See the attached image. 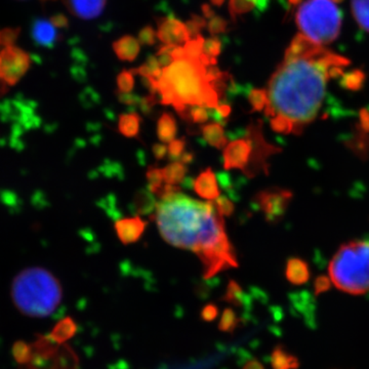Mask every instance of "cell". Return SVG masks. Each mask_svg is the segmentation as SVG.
Wrapping results in <instances>:
<instances>
[{
	"label": "cell",
	"instance_id": "5bb4252c",
	"mask_svg": "<svg viewBox=\"0 0 369 369\" xmlns=\"http://www.w3.org/2000/svg\"><path fill=\"white\" fill-rule=\"evenodd\" d=\"M32 37L35 43L43 47H53L59 38L57 27L51 21L38 19L32 26Z\"/></svg>",
	"mask_w": 369,
	"mask_h": 369
},
{
	"label": "cell",
	"instance_id": "d590c367",
	"mask_svg": "<svg viewBox=\"0 0 369 369\" xmlns=\"http://www.w3.org/2000/svg\"><path fill=\"white\" fill-rule=\"evenodd\" d=\"M228 27V22L222 16H214L210 19L208 24V31L212 35H218L224 33Z\"/></svg>",
	"mask_w": 369,
	"mask_h": 369
},
{
	"label": "cell",
	"instance_id": "f5cc1de1",
	"mask_svg": "<svg viewBox=\"0 0 369 369\" xmlns=\"http://www.w3.org/2000/svg\"><path fill=\"white\" fill-rule=\"evenodd\" d=\"M333 1H335V2H341L342 0H333Z\"/></svg>",
	"mask_w": 369,
	"mask_h": 369
},
{
	"label": "cell",
	"instance_id": "30bf717a",
	"mask_svg": "<svg viewBox=\"0 0 369 369\" xmlns=\"http://www.w3.org/2000/svg\"><path fill=\"white\" fill-rule=\"evenodd\" d=\"M157 37L164 45H182L191 39L186 24L174 16H166L160 21Z\"/></svg>",
	"mask_w": 369,
	"mask_h": 369
},
{
	"label": "cell",
	"instance_id": "603a6c76",
	"mask_svg": "<svg viewBox=\"0 0 369 369\" xmlns=\"http://www.w3.org/2000/svg\"><path fill=\"white\" fill-rule=\"evenodd\" d=\"M364 82H366V74L359 69L342 75L341 85L348 91H360L364 87Z\"/></svg>",
	"mask_w": 369,
	"mask_h": 369
},
{
	"label": "cell",
	"instance_id": "4316f807",
	"mask_svg": "<svg viewBox=\"0 0 369 369\" xmlns=\"http://www.w3.org/2000/svg\"><path fill=\"white\" fill-rule=\"evenodd\" d=\"M205 39L198 35V36L193 37L190 39L189 41L185 43L186 55H187L188 59L192 60V61H198L200 56L202 54V49H203V43Z\"/></svg>",
	"mask_w": 369,
	"mask_h": 369
},
{
	"label": "cell",
	"instance_id": "11a10c76",
	"mask_svg": "<svg viewBox=\"0 0 369 369\" xmlns=\"http://www.w3.org/2000/svg\"><path fill=\"white\" fill-rule=\"evenodd\" d=\"M0 83H1V82H0Z\"/></svg>",
	"mask_w": 369,
	"mask_h": 369
},
{
	"label": "cell",
	"instance_id": "f6af8a7d",
	"mask_svg": "<svg viewBox=\"0 0 369 369\" xmlns=\"http://www.w3.org/2000/svg\"><path fill=\"white\" fill-rule=\"evenodd\" d=\"M329 283L328 280H327L326 278H319L318 280H317L316 283V289L317 291H326L327 289H328Z\"/></svg>",
	"mask_w": 369,
	"mask_h": 369
},
{
	"label": "cell",
	"instance_id": "4dcf8cb0",
	"mask_svg": "<svg viewBox=\"0 0 369 369\" xmlns=\"http://www.w3.org/2000/svg\"><path fill=\"white\" fill-rule=\"evenodd\" d=\"M118 91L131 93L135 87V78L131 71L123 70L118 76Z\"/></svg>",
	"mask_w": 369,
	"mask_h": 369
},
{
	"label": "cell",
	"instance_id": "7bdbcfd3",
	"mask_svg": "<svg viewBox=\"0 0 369 369\" xmlns=\"http://www.w3.org/2000/svg\"><path fill=\"white\" fill-rule=\"evenodd\" d=\"M172 57L174 61L186 59L187 55H186L185 47H181V45H177L176 49L172 52Z\"/></svg>",
	"mask_w": 369,
	"mask_h": 369
},
{
	"label": "cell",
	"instance_id": "7a4b0ae2",
	"mask_svg": "<svg viewBox=\"0 0 369 369\" xmlns=\"http://www.w3.org/2000/svg\"><path fill=\"white\" fill-rule=\"evenodd\" d=\"M155 210L153 219L162 238L170 245L193 251L201 260L204 278L238 267L224 216L212 202L198 201L179 192L162 198Z\"/></svg>",
	"mask_w": 369,
	"mask_h": 369
},
{
	"label": "cell",
	"instance_id": "484cf974",
	"mask_svg": "<svg viewBox=\"0 0 369 369\" xmlns=\"http://www.w3.org/2000/svg\"><path fill=\"white\" fill-rule=\"evenodd\" d=\"M239 319L233 309L226 308L219 323V329L223 333H233L238 326Z\"/></svg>",
	"mask_w": 369,
	"mask_h": 369
},
{
	"label": "cell",
	"instance_id": "f1b7e54d",
	"mask_svg": "<svg viewBox=\"0 0 369 369\" xmlns=\"http://www.w3.org/2000/svg\"><path fill=\"white\" fill-rule=\"evenodd\" d=\"M182 118L194 123H205L208 120V112L205 106H191Z\"/></svg>",
	"mask_w": 369,
	"mask_h": 369
},
{
	"label": "cell",
	"instance_id": "ffe728a7",
	"mask_svg": "<svg viewBox=\"0 0 369 369\" xmlns=\"http://www.w3.org/2000/svg\"><path fill=\"white\" fill-rule=\"evenodd\" d=\"M141 116L137 113L122 114L118 122V129L124 137L131 139L137 137L141 127Z\"/></svg>",
	"mask_w": 369,
	"mask_h": 369
},
{
	"label": "cell",
	"instance_id": "836d02e7",
	"mask_svg": "<svg viewBox=\"0 0 369 369\" xmlns=\"http://www.w3.org/2000/svg\"><path fill=\"white\" fill-rule=\"evenodd\" d=\"M214 204L219 214L222 216H230L234 214V204L226 196H220L218 199L214 200Z\"/></svg>",
	"mask_w": 369,
	"mask_h": 369
},
{
	"label": "cell",
	"instance_id": "c3c4849f",
	"mask_svg": "<svg viewBox=\"0 0 369 369\" xmlns=\"http://www.w3.org/2000/svg\"><path fill=\"white\" fill-rule=\"evenodd\" d=\"M361 125L364 129H369V112L368 110H362L361 111Z\"/></svg>",
	"mask_w": 369,
	"mask_h": 369
},
{
	"label": "cell",
	"instance_id": "681fc988",
	"mask_svg": "<svg viewBox=\"0 0 369 369\" xmlns=\"http://www.w3.org/2000/svg\"><path fill=\"white\" fill-rule=\"evenodd\" d=\"M269 0H256V6L260 12L268 8Z\"/></svg>",
	"mask_w": 369,
	"mask_h": 369
},
{
	"label": "cell",
	"instance_id": "e575fe53",
	"mask_svg": "<svg viewBox=\"0 0 369 369\" xmlns=\"http://www.w3.org/2000/svg\"><path fill=\"white\" fill-rule=\"evenodd\" d=\"M186 144L187 143H186L185 137L175 139L174 141L168 144V155L170 156V159L177 160L182 157L183 154H184Z\"/></svg>",
	"mask_w": 369,
	"mask_h": 369
},
{
	"label": "cell",
	"instance_id": "d4e9b609",
	"mask_svg": "<svg viewBox=\"0 0 369 369\" xmlns=\"http://www.w3.org/2000/svg\"><path fill=\"white\" fill-rule=\"evenodd\" d=\"M147 180L149 185H148V189L151 193L158 195L159 192L161 191L164 186L166 185L164 180V172H162V168H154V166H150L148 168Z\"/></svg>",
	"mask_w": 369,
	"mask_h": 369
},
{
	"label": "cell",
	"instance_id": "3957f363",
	"mask_svg": "<svg viewBox=\"0 0 369 369\" xmlns=\"http://www.w3.org/2000/svg\"><path fill=\"white\" fill-rule=\"evenodd\" d=\"M10 295L14 306L23 314L45 318L59 307L63 289L53 273L41 267H30L14 277Z\"/></svg>",
	"mask_w": 369,
	"mask_h": 369
},
{
	"label": "cell",
	"instance_id": "7dc6e473",
	"mask_svg": "<svg viewBox=\"0 0 369 369\" xmlns=\"http://www.w3.org/2000/svg\"><path fill=\"white\" fill-rule=\"evenodd\" d=\"M243 369H265L264 366H262L260 361L258 360L254 359L250 360V361L246 362L245 368Z\"/></svg>",
	"mask_w": 369,
	"mask_h": 369
},
{
	"label": "cell",
	"instance_id": "ba28073f",
	"mask_svg": "<svg viewBox=\"0 0 369 369\" xmlns=\"http://www.w3.org/2000/svg\"><path fill=\"white\" fill-rule=\"evenodd\" d=\"M30 66L28 55L22 49L8 45L0 53V82L12 85L20 80Z\"/></svg>",
	"mask_w": 369,
	"mask_h": 369
},
{
	"label": "cell",
	"instance_id": "d6986e66",
	"mask_svg": "<svg viewBox=\"0 0 369 369\" xmlns=\"http://www.w3.org/2000/svg\"><path fill=\"white\" fill-rule=\"evenodd\" d=\"M271 364L273 369H295L299 368V360L281 346H277L271 355Z\"/></svg>",
	"mask_w": 369,
	"mask_h": 369
},
{
	"label": "cell",
	"instance_id": "ac0fdd59",
	"mask_svg": "<svg viewBox=\"0 0 369 369\" xmlns=\"http://www.w3.org/2000/svg\"><path fill=\"white\" fill-rule=\"evenodd\" d=\"M178 133V125L174 116L170 113H164L157 122V137L161 143L170 144L174 141Z\"/></svg>",
	"mask_w": 369,
	"mask_h": 369
},
{
	"label": "cell",
	"instance_id": "f907efd6",
	"mask_svg": "<svg viewBox=\"0 0 369 369\" xmlns=\"http://www.w3.org/2000/svg\"><path fill=\"white\" fill-rule=\"evenodd\" d=\"M210 1H212V3L214 4V5L221 6L224 3L225 0H210Z\"/></svg>",
	"mask_w": 369,
	"mask_h": 369
},
{
	"label": "cell",
	"instance_id": "f35d334b",
	"mask_svg": "<svg viewBox=\"0 0 369 369\" xmlns=\"http://www.w3.org/2000/svg\"><path fill=\"white\" fill-rule=\"evenodd\" d=\"M153 154L156 159H164L168 155V147L164 144H156L153 146Z\"/></svg>",
	"mask_w": 369,
	"mask_h": 369
},
{
	"label": "cell",
	"instance_id": "1f68e13d",
	"mask_svg": "<svg viewBox=\"0 0 369 369\" xmlns=\"http://www.w3.org/2000/svg\"><path fill=\"white\" fill-rule=\"evenodd\" d=\"M186 26H187L190 36L192 38V37H196L200 35V31L208 26V23H206V19L204 16L192 14L191 20L186 23Z\"/></svg>",
	"mask_w": 369,
	"mask_h": 369
},
{
	"label": "cell",
	"instance_id": "6da1fadb",
	"mask_svg": "<svg viewBox=\"0 0 369 369\" xmlns=\"http://www.w3.org/2000/svg\"><path fill=\"white\" fill-rule=\"evenodd\" d=\"M350 64L299 33L271 77L265 114L281 133H300L318 116L328 79L342 76Z\"/></svg>",
	"mask_w": 369,
	"mask_h": 369
},
{
	"label": "cell",
	"instance_id": "8d00e7d4",
	"mask_svg": "<svg viewBox=\"0 0 369 369\" xmlns=\"http://www.w3.org/2000/svg\"><path fill=\"white\" fill-rule=\"evenodd\" d=\"M157 33L151 26H146L139 33V45H153L156 43Z\"/></svg>",
	"mask_w": 369,
	"mask_h": 369
},
{
	"label": "cell",
	"instance_id": "277c9868",
	"mask_svg": "<svg viewBox=\"0 0 369 369\" xmlns=\"http://www.w3.org/2000/svg\"><path fill=\"white\" fill-rule=\"evenodd\" d=\"M206 68L199 61L186 59L174 61L164 69V77L174 91L172 107L181 116L187 111V106H205L216 109L220 97L212 83L206 79Z\"/></svg>",
	"mask_w": 369,
	"mask_h": 369
},
{
	"label": "cell",
	"instance_id": "4fadbf2b",
	"mask_svg": "<svg viewBox=\"0 0 369 369\" xmlns=\"http://www.w3.org/2000/svg\"><path fill=\"white\" fill-rule=\"evenodd\" d=\"M193 186L197 195L208 201H214L221 196L216 175L210 168H206L197 177Z\"/></svg>",
	"mask_w": 369,
	"mask_h": 369
},
{
	"label": "cell",
	"instance_id": "8992f818",
	"mask_svg": "<svg viewBox=\"0 0 369 369\" xmlns=\"http://www.w3.org/2000/svg\"><path fill=\"white\" fill-rule=\"evenodd\" d=\"M298 26L302 34L324 45L339 37L342 27V14L333 0H307L297 12Z\"/></svg>",
	"mask_w": 369,
	"mask_h": 369
},
{
	"label": "cell",
	"instance_id": "60d3db41",
	"mask_svg": "<svg viewBox=\"0 0 369 369\" xmlns=\"http://www.w3.org/2000/svg\"><path fill=\"white\" fill-rule=\"evenodd\" d=\"M216 114L220 116L221 118H228L231 113L230 105L227 104H219L218 107L216 108Z\"/></svg>",
	"mask_w": 369,
	"mask_h": 369
},
{
	"label": "cell",
	"instance_id": "74e56055",
	"mask_svg": "<svg viewBox=\"0 0 369 369\" xmlns=\"http://www.w3.org/2000/svg\"><path fill=\"white\" fill-rule=\"evenodd\" d=\"M219 315V309L214 304H210V305L204 306L202 308L200 316L201 319L205 322H212V321L216 320V317Z\"/></svg>",
	"mask_w": 369,
	"mask_h": 369
},
{
	"label": "cell",
	"instance_id": "8fae6325",
	"mask_svg": "<svg viewBox=\"0 0 369 369\" xmlns=\"http://www.w3.org/2000/svg\"><path fill=\"white\" fill-rule=\"evenodd\" d=\"M146 226L147 223L145 221L142 220L139 216H135L118 221L115 223V230L123 245H128L137 243L141 238Z\"/></svg>",
	"mask_w": 369,
	"mask_h": 369
},
{
	"label": "cell",
	"instance_id": "cb8c5ba5",
	"mask_svg": "<svg viewBox=\"0 0 369 369\" xmlns=\"http://www.w3.org/2000/svg\"><path fill=\"white\" fill-rule=\"evenodd\" d=\"M223 301L235 306V307H241L245 304V295L243 293L241 285L235 280L229 281L227 285L226 293L223 297Z\"/></svg>",
	"mask_w": 369,
	"mask_h": 369
},
{
	"label": "cell",
	"instance_id": "b9f144b4",
	"mask_svg": "<svg viewBox=\"0 0 369 369\" xmlns=\"http://www.w3.org/2000/svg\"><path fill=\"white\" fill-rule=\"evenodd\" d=\"M157 60L158 63H159V66L161 67V68H166V67L170 66V65L172 64V62H174L172 55H168V54L157 56Z\"/></svg>",
	"mask_w": 369,
	"mask_h": 369
},
{
	"label": "cell",
	"instance_id": "7c38bea8",
	"mask_svg": "<svg viewBox=\"0 0 369 369\" xmlns=\"http://www.w3.org/2000/svg\"><path fill=\"white\" fill-rule=\"evenodd\" d=\"M107 0H64L73 16L83 20L97 18L103 12Z\"/></svg>",
	"mask_w": 369,
	"mask_h": 369
},
{
	"label": "cell",
	"instance_id": "e0dca14e",
	"mask_svg": "<svg viewBox=\"0 0 369 369\" xmlns=\"http://www.w3.org/2000/svg\"><path fill=\"white\" fill-rule=\"evenodd\" d=\"M113 49L122 61L133 62L139 54V43L135 37L123 36L113 43Z\"/></svg>",
	"mask_w": 369,
	"mask_h": 369
},
{
	"label": "cell",
	"instance_id": "5b68a950",
	"mask_svg": "<svg viewBox=\"0 0 369 369\" xmlns=\"http://www.w3.org/2000/svg\"><path fill=\"white\" fill-rule=\"evenodd\" d=\"M333 284L350 295L369 291V243L352 241L342 246L328 267Z\"/></svg>",
	"mask_w": 369,
	"mask_h": 369
},
{
	"label": "cell",
	"instance_id": "816d5d0a",
	"mask_svg": "<svg viewBox=\"0 0 369 369\" xmlns=\"http://www.w3.org/2000/svg\"><path fill=\"white\" fill-rule=\"evenodd\" d=\"M289 3L293 4V5H295V4L299 3L301 0H289Z\"/></svg>",
	"mask_w": 369,
	"mask_h": 369
},
{
	"label": "cell",
	"instance_id": "ee69618b",
	"mask_svg": "<svg viewBox=\"0 0 369 369\" xmlns=\"http://www.w3.org/2000/svg\"><path fill=\"white\" fill-rule=\"evenodd\" d=\"M176 47V45H164V47H159V51L157 52V55L156 56L164 55V54L172 55Z\"/></svg>",
	"mask_w": 369,
	"mask_h": 369
},
{
	"label": "cell",
	"instance_id": "bcb514c9",
	"mask_svg": "<svg viewBox=\"0 0 369 369\" xmlns=\"http://www.w3.org/2000/svg\"><path fill=\"white\" fill-rule=\"evenodd\" d=\"M202 12H203V16L205 19H212L214 16V12L208 4H202Z\"/></svg>",
	"mask_w": 369,
	"mask_h": 369
},
{
	"label": "cell",
	"instance_id": "2e32d148",
	"mask_svg": "<svg viewBox=\"0 0 369 369\" xmlns=\"http://www.w3.org/2000/svg\"><path fill=\"white\" fill-rule=\"evenodd\" d=\"M200 131H201L204 139L212 147L222 150L228 145V139H227L226 135H225L224 128L219 123H205V124L202 125Z\"/></svg>",
	"mask_w": 369,
	"mask_h": 369
},
{
	"label": "cell",
	"instance_id": "9c48e42d",
	"mask_svg": "<svg viewBox=\"0 0 369 369\" xmlns=\"http://www.w3.org/2000/svg\"><path fill=\"white\" fill-rule=\"evenodd\" d=\"M225 170H241L246 175L254 164V144L249 137L235 139L224 148Z\"/></svg>",
	"mask_w": 369,
	"mask_h": 369
},
{
	"label": "cell",
	"instance_id": "52a82bcc",
	"mask_svg": "<svg viewBox=\"0 0 369 369\" xmlns=\"http://www.w3.org/2000/svg\"><path fill=\"white\" fill-rule=\"evenodd\" d=\"M293 194L284 189L272 188L262 190L254 196V203L265 214L268 222H279L284 216Z\"/></svg>",
	"mask_w": 369,
	"mask_h": 369
},
{
	"label": "cell",
	"instance_id": "83f0119b",
	"mask_svg": "<svg viewBox=\"0 0 369 369\" xmlns=\"http://www.w3.org/2000/svg\"><path fill=\"white\" fill-rule=\"evenodd\" d=\"M248 102L251 105L254 111H262L268 103L267 89H254L248 95Z\"/></svg>",
	"mask_w": 369,
	"mask_h": 369
},
{
	"label": "cell",
	"instance_id": "ab89813d",
	"mask_svg": "<svg viewBox=\"0 0 369 369\" xmlns=\"http://www.w3.org/2000/svg\"><path fill=\"white\" fill-rule=\"evenodd\" d=\"M51 22L55 25L57 28H65L68 26V20L64 14H56L55 16L52 18Z\"/></svg>",
	"mask_w": 369,
	"mask_h": 369
},
{
	"label": "cell",
	"instance_id": "db71d44e",
	"mask_svg": "<svg viewBox=\"0 0 369 369\" xmlns=\"http://www.w3.org/2000/svg\"><path fill=\"white\" fill-rule=\"evenodd\" d=\"M45 1H47V0H45Z\"/></svg>",
	"mask_w": 369,
	"mask_h": 369
},
{
	"label": "cell",
	"instance_id": "d6a6232c",
	"mask_svg": "<svg viewBox=\"0 0 369 369\" xmlns=\"http://www.w3.org/2000/svg\"><path fill=\"white\" fill-rule=\"evenodd\" d=\"M222 52V41L218 37L205 39L203 43L202 53L205 54L210 58H216Z\"/></svg>",
	"mask_w": 369,
	"mask_h": 369
},
{
	"label": "cell",
	"instance_id": "7402d4cb",
	"mask_svg": "<svg viewBox=\"0 0 369 369\" xmlns=\"http://www.w3.org/2000/svg\"><path fill=\"white\" fill-rule=\"evenodd\" d=\"M352 12L358 25L369 32V0H352Z\"/></svg>",
	"mask_w": 369,
	"mask_h": 369
},
{
	"label": "cell",
	"instance_id": "44dd1931",
	"mask_svg": "<svg viewBox=\"0 0 369 369\" xmlns=\"http://www.w3.org/2000/svg\"><path fill=\"white\" fill-rule=\"evenodd\" d=\"M187 166L182 161H175L162 168L166 184L178 186L184 180L187 174Z\"/></svg>",
	"mask_w": 369,
	"mask_h": 369
},
{
	"label": "cell",
	"instance_id": "9a60e30c",
	"mask_svg": "<svg viewBox=\"0 0 369 369\" xmlns=\"http://www.w3.org/2000/svg\"><path fill=\"white\" fill-rule=\"evenodd\" d=\"M287 280L295 285H302L310 278V270L307 262L301 258H293L287 260L285 270Z\"/></svg>",
	"mask_w": 369,
	"mask_h": 369
},
{
	"label": "cell",
	"instance_id": "f546056e",
	"mask_svg": "<svg viewBox=\"0 0 369 369\" xmlns=\"http://www.w3.org/2000/svg\"><path fill=\"white\" fill-rule=\"evenodd\" d=\"M256 6V0H230L229 10L233 20L236 19L238 14H246L252 10Z\"/></svg>",
	"mask_w": 369,
	"mask_h": 369
}]
</instances>
